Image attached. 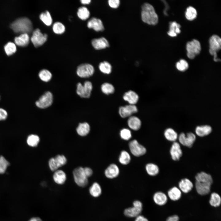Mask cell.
<instances>
[{
    "label": "cell",
    "instance_id": "1",
    "mask_svg": "<svg viewBox=\"0 0 221 221\" xmlns=\"http://www.w3.org/2000/svg\"><path fill=\"white\" fill-rule=\"evenodd\" d=\"M141 17L143 22L149 25H155L158 21L153 7L148 3H144L141 6Z\"/></svg>",
    "mask_w": 221,
    "mask_h": 221
},
{
    "label": "cell",
    "instance_id": "2",
    "mask_svg": "<svg viewBox=\"0 0 221 221\" xmlns=\"http://www.w3.org/2000/svg\"><path fill=\"white\" fill-rule=\"evenodd\" d=\"M10 27L16 33H31L33 30V25L31 21L27 17H21L15 20L11 24Z\"/></svg>",
    "mask_w": 221,
    "mask_h": 221
},
{
    "label": "cell",
    "instance_id": "3",
    "mask_svg": "<svg viewBox=\"0 0 221 221\" xmlns=\"http://www.w3.org/2000/svg\"><path fill=\"white\" fill-rule=\"evenodd\" d=\"M210 53L214 56V60L215 62L220 61V59L217 58V52L221 48V39L216 35H213L209 39Z\"/></svg>",
    "mask_w": 221,
    "mask_h": 221
},
{
    "label": "cell",
    "instance_id": "4",
    "mask_svg": "<svg viewBox=\"0 0 221 221\" xmlns=\"http://www.w3.org/2000/svg\"><path fill=\"white\" fill-rule=\"evenodd\" d=\"M74 181L79 186L84 187L88 184V178L84 172V168L82 167H78L74 169L73 172Z\"/></svg>",
    "mask_w": 221,
    "mask_h": 221
},
{
    "label": "cell",
    "instance_id": "5",
    "mask_svg": "<svg viewBox=\"0 0 221 221\" xmlns=\"http://www.w3.org/2000/svg\"><path fill=\"white\" fill-rule=\"evenodd\" d=\"M186 48L188 57L191 59H193L200 52L201 46L200 43L197 40L193 39L187 43Z\"/></svg>",
    "mask_w": 221,
    "mask_h": 221
},
{
    "label": "cell",
    "instance_id": "6",
    "mask_svg": "<svg viewBox=\"0 0 221 221\" xmlns=\"http://www.w3.org/2000/svg\"><path fill=\"white\" fill-rule=\"evenodd\" d=\"M133 206L125 209L124 214L126 216L130 218H135L140 215L143 207L142 202L138 200H136L133 202Z\"/></svg>",
    "mask_w": 221,
    "mask_h": 221
},
{
    "label": "cell",
    "instance_id": "7",
    "mask_svg": "<svg viewBox=\"0 0 221 221\" xmlns=\"http://www.w3.org/2000/svg\"><path fill=\"white\" fill-rule=\"evenodd\" d=\"M93 88L92 83L90 81H86L83 85L80 83L77 84L76 93L81 97L88 98L91 95Z\"/></svg>",
    "mask_w": 221,
    "mask_h": 221
},
{
    "label": "cell",
    "instance_id": "8",
    "mask_svg": "<svg viewBox=\"0 0 221 221\" xmlns=\"http://www.w3.org/2000/svg\"><path fill=\"white\" fill-rule=\"evenodd\" d=\"M94 72V68L91 64L88 63H84L78 66L76 70V73L79 77L82 78H86L92 76Z\"/></svg>",
    "mask_w": 221,
    "mask_h": 221
},
{
    "label": "cell",
    "instance_id": "9",
    "mask_svg": "<svg viewBox=\"0 0 221 221\" xmlns=\"http://www.w3.org/2000/svg\"><path fill=\"white\" fill-rule=\"evenodd\" d=\"M48 36L46 33H43L39 29H35L33 32L31 40L34 46L37 47L41 46L47 41Z\"/></svg>",
    "mask_w": 221,
    "mask_h": 221
},
{
    "label": "cell",
    "instance_id": "10",
    "mask_svg": "<svg viewBox=\"0 0 221 221\" xmlns=\"http://www.w3.org/2000/svg\"><path fill=\"white\" fill-rule=\"evenodd\" d=\"M53 101L52 94L50 91L45 92L35 102L36 106L38 108L45 109L50 106Z\"/></svg>",
    "mask_w": 221,
    "mask_h": 221
},
{
    "label": "cell",
    "instance_id": "11",
    "mask_svg": "<svg viewBox=\"0 0 221 221\" xmlns=\"http://www.w3.org/2000/svg\"><path fill=\"white\" fill-rule=\"evenodd\" d=\"M129 146L131 153L136 157L142 156L146 152L145 147L139 144L136 140L131 141L129 143Z\"/></svg>",
    "mask_w": 221,
    "mask_h": 221
},
{
    "label": "cell",
    "instance_id": "12",
    "mask_svg": "<svg viewBox=\"0 0 221 221\" xmlns=\"http://www.w3.org/2000/svg\"><path fill=\"white\" fill-rule=\"evenodd\" d=\"M212 183L204 180L196 181L195 188L197 192L202 196L208 194L210 192Z\"/></svg>",
    "mask_w": 221,
    "mask_h": 221
},
{
    "label": "cell",
    "instance_id": "13",
    "mask_svg": "<svg viewBox=\"0 0 221 221\" xmlns=\"http://www.w3.org/2000/svg\"><path fill=\"white\" fill-rule=\"evenodd\" d=\"M186 136L184 133H181L179 137V141L182 145L191 148L192 147L196 140L195 135L192 132L187 133Z\"/></svg>",
    "mask_w": 221,
    "mask_h": 221
},
{
    "label": "cell",
    "instance_id": "14",
    "mask_svg": "<svg viewBox=\"0 0 221 221\" xmlns=\"http://www.w3.org/2000/svg\"><path fill=\"white\" fill-rule=\"evenodd\" d=\"M138 111V109L135 105L128 104L120 107L118 109V113L122 118L129 117Z\"/></svg>",
    "mask_w": 221,
    "mask_h": 221
},
{
    "label": "cell",
    "instance_id": "15",
    "mask_svg": "<svg viewBox=\"0 0 221 221\" xmlns=\"http://www.w3.org/2000/svg\"><path fill=\"white\" fill-rule=\"evenodd\" d=\"M87 26L88 28L92 29L97 32L103 31L104 29L101 20L95 17H93L88 20Z\"/></svg>",
    "mask_w": 221,
    "mask_h": 221
},
{
    "label": "cell",
    "instance_id": "16",
    "mask_svg": "<svg viewBox=\"0 0 221 221\" xmlns=\"http://www.w3.org/2000/svg\"><path fill=\"white\" fill-rule=\"evenodd\" d=\"M91 44L93 47L97 50L104 49L110 46L108 40L103 37L93 39L91 41Z\"/></svg>",
    "mask_w": 221,
    "mask_h": 221
},
{
    "label": "cell",
    "instance_id": "17",
    "mask_svg": "<svg viewBox=\"0 0 221 221\" xmlns=\"http://www.w3.org/2000/svg\"><path fill=\"white\" fill-rule=\"evenodd\" d=\"M170 153L172 159L174 161H179L182 155L180 146L178 142H174L171 147Z\"/></svg>",
    "mask_w": 221,
    "mask_h": 221
},
{
    "label": "cell",
    "instance_id": "18",
    "mask_svg": "<svg viewBox=\"0 0 221 221\" xmlns=\"http://www.w3.org/2000/svg\"><path fill=\"white\" fill-rule=\"evenodd\" d=\"M123 98V100L127 102L129 104L135 105L138 102L139 97L138 95L135 92L130 90L124 94Z\"/></svg>",
    "mask_w": 221,
    "mask_h": 221
},
{
    "label": "cell",
    "instance_id": "19",
    "mask_svg": "<svg viewBox=\"0 0 221 221\" xmlns=\"http://www.w3.org/2000/svg\"><path fill=\"white\" fill-rule=\"evenodd\" d=\"M119 173L118 167L114 164L110 165L105 169L104 172L106 176L109 179H113L117 177Z\"/></svg>",
    "mask_w": 221,
    "mask_h": 221
},
{
    "label": "cell",
    "instance_id": "20",
    "mask_svg": "<svg viewBox=\"0 0 221 221\" xmlns=\"http://www.w3.org/2000/svg\"><path fill=\"white\" fill-rule=\"evenodd\" d=\"M179 187L181 191L184 193H187L192 190L193 185L190 180L185 178L182 179L179 182Z\"/></svg>",
    "mask_w": 221,
    "mask_h": 221
},
{
    "label": "cell",
    "instance_id": "21",
    "mask_svg": "<svg viewBox=\"0 0 221 221\" xmlns=\"http://www.w3.org/2000/svg\"><path fill=\"white\" fill-rule=\"evenodd\" d=\"M153 199L154 203L159 206L164 205L168 200L166 195L161 192H155L153 195Z\"/></svg>",
    "mask_w": 221,
    "mask_h": 221
},
{
    "label": "cell",
    "instance_id": "22",
    "mask_svg": "<svg viewBox=\"0 0 221 221\" xmlns=\"http://www.w3.org/2000/svg\"><path fill=\"white\" fill-rule=\"evenodd\" d=\"M128 126L134 130H138L141 128L142 122L140 119L137 117L131 116L127 120Z\"/></svg>",
    "mask_w": 221,
    "mask_h": 221
},
{
    "label": "cell",
    "instance_id": "23",
    "mask_svg": "<svg viewBox=\"0 0 221 221\" xmlns=\"http://www.w3.org/2000/svg\"><path fill=\"white\" fill-rule=\"evenodd\" d=\"M211 127L208 125L197 126L195 129V133L200 137H204L209 134L211 132Z\"/></svg>",
    "mask_w": 221,
    "mask_h": 221
},
{
    "label": "cell",
    "instance_id": "24",
    "mask_svg": "<svg viewBox=\"0 0 221 221\" xmlns=\"http://www.w3.org/2000/svg\"><path fill=\"white\" fill-rule=\"evenodd\" d=\"M54 182L59 184H64L66 180V175L65 172L61 170L55 171L53 176Z\"/></svg>",
    "mask_w": 221,
    "mask_h": 221
},
{
    "label": "cell",
    "instance_id": "25",
    "mask_svg": "<svg viewBox=\"0 0 221 221\" xmlns=\"http://www.w3.org/2000/svg\"><path fill=\"white\" fill-rule=\"evenodd\" d=\"M29 37L28 34L24 33L21 34L18 36L14 38V42L16 45L21 47L27 46L29 42Z\"/></svg>",
    "mask_w": 221,
    "mask_h": 221
},
{
    "label": "cell",
    "instance_id": "26",
    "mask_svg": "<svg viewBox=\"0 0 221 221\" xmlns=\"http://www.w3.org/2000/svg\"><path fill=\"white\" fill-rule=\"evenodd\" d=\"M181 191L176 187H173L168 192V195L172 200L176 201L179 200L181 196Z\"/></svg>",
    "mask_w": 221,
    "mask_h": 221
},
{
    "label": "cell",
    "instance_id": "27",
    "mask_svg": "<svg viewBox=\"0 0 221 221\" xmlns=\"http://www.w3.org/2000/svg\"><path fill=\"white\" fill-rule=\"evenodd\" d=\"M77 134L80 136H84L87 135L90 131V126L86 122L79 123L76 129Z\"/></svg>",
    "mask_w": 221,
    "mask_h": 221
},
{
    "label": "cell",
    "instance_id": "28",
    "mask_svg": "<svg viewBox=\"0 0 221 221\" xmlns=\"http://www.w3.org/2000/svg\"><path fill=\"white\" fill-rule=\"evenodd\" d=\"M180 25L176 21L169 22V30L167 33L169 35L172 37L176 36L177 34L180 32Z\"/></svg>",
    "mask_w": 221,
    "mask_h": 221
},
{
    "label": "cell",
    "instance_id": "29",
    "mask_svg": "<svg viewBox=\"0 0 221 221\" xmlns=\"http://www.w3.org/2000/svg\"><path fill=\"white\" fill-rule=\"evenodd\" d=\"M89 192L90 195L94 197L100 196L102 192L101 186L98 183H94L90 187Z\"/></svg>",
    "mask_w": 221,
    "mask_h": 221
},
{
    "label": "cell",
    "instance_id": "30",
    "mask_svg": "<svg viewBox=\"0 0 221 221\" xmlns=\"http://www.w3.org/2000/svg\"><path fill=\"white\" fill-rule=\"evenodd\" d=\"M39 18L42 22L47 26H50L52 22V19L50 12L48 10L41 13Z\"/></svg>",
    "mask_w": 221,
    "mask_h": 221
},
{
    "label": "cell",
    "instance_id": "31",
    "mask_svg": "<svg viewBox=\"0 0 221 221\" xmlns=\"http://www.w3.org/2000/svg\"><path fill=\"white\" fill-rule=\"evenodd\" d=\"M164 135L167 140L171 142H175L178 137L177 133L170 128H167L165 130Z\"/></svg>",
    "mask_w": 221,
    "mask_h": 221
},
{
    "label": "cell",
    "instance_id": "32",
    "mask_svg": "<svg viewBox=\"0 0 221 221\" xmlns=\"http://www.w3.org/2000/svg\"><path fill=\"white\" fill-rule=\"evenodd\" d=\"M77 14L78 17L82 20L88 19L90 14L89 10L84 6L79 7L78 10Z\"/></svg>",
    "mask_w": 221,
    "mask_h": 221
},
{
    "label": "cell",
    "instance_id": "33",
    "mask_svg": "<svg viewBox=\"0 0 221 221\" xmlns=\"http://www.w3.org/2000/svg\"><path fill=\"white\" fill-rule=\"evenodd\" d=\"M99 68L100 71L104 74H109L112 72V66L107 61L100 62L99 65Z\"/></svg>",
    "mask_w": 221,
    "mask_h": 221
},
{
    "label": "cell",
    "instance_id": "34",
    "mask_svg": "<svg viewBox=\"0 0 221 221\" xmlns=\"http://www.w3.org/2000/svg\"><path fill=\"white\" fill-rule=\"evenodd\" d=\"M209 203L212 206L214 207H219L221 203L220 196L217 193H212L211 195Z\"/></svg>",
    "mask_w": 221,
    "mask_h": 221
},
{
    "label": "cell",
    "instance_id": "35",
    "mask_svg": "<svg viewBox=\"0 0 221 221\" xmlns=\"http://www.w3.org/2000/svg\"><path fill=\"white\" fill-rule=\"evenodd\" d=\"M145 169L147 173L151 176H155L159 172L158 167L157 165L152 163L147 164L145 166Z\"/></svg>",
    "mask_w": 221,
    "mask_h": 221
},
{
    "label": "cell",
    "instance_id": "36",
    "mask_svg": "<svg viewBox=\"0 0 221 221\" xmlns=\"http://www.w3.org/2000/svg\"><path fill=\"white\" fill-rule=\"evenodd\" d=\"M101 89L103 93L106 95L113 94L115 91L114 86L108 82L103 83L101 86Z\"/></svg>",
    "mask_w": 221,
    "mask_h": 221
},
{
    "label": "cell",
    "instance_id": "37",
    "mask_svg": "<svg viewBox=\"0 0 221 221\" xmlns=\"http://www.w3.org/2000/svg\"><path fill=\"white\" fill-rule=\"evenodd\" d=\"M130 156L127 152L123 150L121 152L118 158L119 161L121 164L127 165L130 162Z\"/></svg>",
    "mask_w": 221,
    "mask_h": 221
},
{
    "label": "cell",
    "instance_id": "38",
    "mask_svg": "<svg viewBox=\"0 0 221 221\" xmlns=\"http://www.w3.org/2000/svg\"><path fill=\"white\" fill-rule=\"evenodd\" d=\"M38 76L40 79L42 81L48 82L51 79L52 75L49 70L46 69H43L39 72Z\"/></svg>",
    "mask_w": 221,
    "mask_h": 221
},
{
    "label": "cell",
    "instance_id": "39",
    "mask_svg": "<svg viewBox=\"0 0 221 221\" xmlns=\"http://www.w3.org/2000/svg\"><path fill=\"white\" fill-rule=\"evenodd\" d=\"M53 32L57 34H61L65 31V27L64 25L61 22L57 21L55 22L52 27Z\"/></svg>",
    "mask_w": 221,
    "mask_h": 221
},
{
    "label": "cell",
    "instance_id": "40",
    "mask_svg": "<svg viewBox=\"0 0 221 221\" xmlns=\"http://www.w3.org/2000/svg\"><path fill=\"white\" fill-rule=\"evenodd\" d=\"M197 15L196 10L193 7L190 6L186 9L185 16L188 20L189 21L193 20L196 17Z\"/></svg>",
    "mask_w": 221,
    "mask_h": 221
},
{
    "label": "cell",
    "instance_id": "41",
    "mask_svg": "<svg viewBox=\"0 0 221 221\" xmlns=\"http://www.w3.org/2000/svg\"><path fill=\"white\" fill-rule=\"evenodd\" d=\"M4 48L6 54L8 56L13 54L17 50L15 44L10 42H8L5 45Z\"/></svg>",
    "mask_w": 221,
    "mask_h": 221
},
{
    "label": "cell",
    "instance_id": "42",
    "mask_svg": "<svg viewBox=\"0 0 221 221\" xmlns=\"http://www.w3.org/2000/svg\"><path fill=\"white\" fill-rule=\"evenodd\" d=\"M40 141L39 137L36 135L31 134L29 135L27 139L28 145L32 147L37 146Z\"/></svg>",
    "mask_w": 221,
    "mask_h": 221
},
{
    "label": "cell",
    "instance_id": "43",
    "mask_svg": "<svg viewBox=\"0 0 221 221\" xmlns=\"http://www.w3.org/2000/svg\"><path fill=\"white\" fill-rule=\"evenodd\" d=\"M177 69L181 72H184L188 68L189 65L187 62L184 59H181L176 64Z\"/></svg>",
    "mask_w": 221,
    "mask_h": 221
},
{
    "label": "cell",
    "instance_id": "44",
    "mask_svg": "<svg viewBox=\"0 0 221 221\" xmlns=\"http://www.w3.org/2000/svg\"><path fill=\"white\" fill-rule=\"evenodd\" d=\"M56 163L59 168L64 165L67 163V160L64 155H57L54 157Z\"/></svg>",
    "mask_w": 221,
    "mask_h": 221
},
{
    "label": "cell",
    "instance_id": "45",
    "mask_svg": "<svg viewBox=\"0 0 221 221\" xmlns=\"http://www.w3.org/2000/svg\"><path fill=\"white\" fill-rule=\"evenodd\" d=\"M120 135L121 138L125 140H128L132 137L130 130L128 129L125 128H123L120 130Z\"/></svg>",
    "mask_w": 221,
    "mask_h": 221
},
{
    "label": "cell",
    "instance_id": "46",
    "mask_svg": "<svg viewBox=\"0 0 221 221\" xmlns=\"http://www.w3.org/2000/svg\"><path fill=\"white\" fill-rule=\"evenodd\" d=\"M9 164V162L3 156L0 157V174L5 173Z\"/></svg>",
    "mask_w": 221,
    "mask_h": 221
},
{
    "label": "cell",
    "instance_id": "47",
    "mask_svg": "<svg viewBox=\"0 0 221 221\" xmlns=\"http://www.w3.org/2000/svg\"><path fill=\"white\" fill-rule=\"evenodd\" d=\"M48 165L50 170L52 171H55L59 168L56 163L54 157H52L49 160Z\"/></svg>",
    "mask_w": 221,
    "mask_h": 221
},
{
    "label": "cell",
    "instance_id": "48",
    "mask_svg": "<svg viewBox=\"0 0 221 221\" xmlns=\"http://www.w3.org/2000/svg\"><path fill=\"white\" fill-rule=\"evenodd\" d=\"M108 2L109 6L113 9L118 8L120 5L119 0H109Z\"/></svg>",
    "mask_w": 221,
    "mask_h": 221
},
{
    "label": "cell",
    "instance_id": "49",
    "mask_svg": "<svg viewBox=\"0 0 221 221\" xmlns=\"http://www.w3.org/2000/svg\"><path fill=\"white\" fill-rule=\"evenodd\" d=\"M8 116V113L4 109L0 108V121L5 120Z\"/></svg>",
    "mask_w": 221,
    "mask_h": 221
},
{
    "label": "cell",
    "instance_id": "50",
    "mask_svg": "<svg viewBox=\"0 0 221 221\" xmlns=\"http://www.w3.org/2000/svg\"><path fill=\"white\" fill-rule=\"evenodd\" d=\"M83 168L84 173L87 178L92 175L93 171L91 168L88 167H86Z\"/></svg>",
    "mask_w": 221,
    "mask_h": 221
},
{
    "label": "cell",
    "instance_id": "51",
    "mask_svg": "<svg viewBox=\"0 0 221 221\" xmlns=\"http://www.w3.org/2000/svg\"><path fill=\"white\" fill-rule=\"evenodd\" d=\"M179 218L177 215H173L169 217L166 221H179Z\"/></svg>",
    "mask_w": 221,
    "mask_h": 221
},
{
    "label": "cell",
    "instance_id": "52",
    "mask_svg": "<svg viewBox=\"0 0 221 221\" xmlns=\"http://www.w3.org/2000/svg\"><path fill=\"white\" fill-rule=\"evenodd\" d=\"M134 221H149V220L144 216L140 215L135 217Z\"/></svg>",
    "mask_w": 221,
    "mask_h": 221
},
{
    "label": "cell",
    "instance_id": "53",
    "mask_svg": "<svg viewBox=\"0 0 221 221\" xmlns=\"http://www.w3.org/2000/svg\"><path fill=\"white\" fill-rule=\"evenodd\" d=\"M80 2L83 5H87L91 3V0H81L80 1Z\"/></svg>",
    "mask_w": 221,
    "mask_h": 221
},
{
    "label": "cell",
    "instance_id": "54",
    "mask_svg": "<svg viewBox=\"0 0 221 221\" xmlns=\"http://www.w3.org/2000/svg\"><path fill=\"white\" fill-rule=\"evenodd\" d=\"M29 221H43L42 219L38 217H34L31 218Z\"/></svg>",
    "mask_w": 221,
    "mask_h": 221
},
{
    "label": "cell",
    "instance_id": "55",
    "mask_svg": "<svg viewBox=\"0 0 221 221\" xmlns=\"http://www.w3.org/2000/svg\"><path fill=\"white\" fill-rule=\"evenodd\" d=\"M163 1L164 2V3L165 5V10H164V14L165 15H166L167 16V15H168V14H167V13H166V12H167V10L168 9V8H169L168 5L165 1Z\"/></svg>",
    "mask_w": 221,
    "mask_h": 221
},
{
    "label": "cell",
    "instance_id": "56",
    "mask_svg": "<svg viewBox=\"0 0 221 221\" xmlns=\"http://www.w3.org/2000/svg\"></svg>",
    "mask_w": 221,
    "mask_h": 221
}]
</instances>
